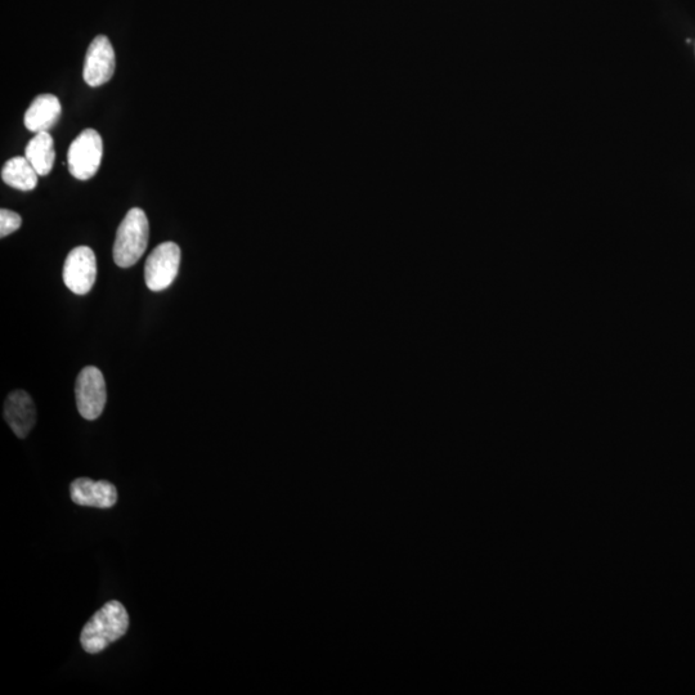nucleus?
I'll return each instance as SVG.
<instances>
[{"label": "nucleus", "instance_id": "1", "mask_svg": "<svg viewBox=\"0 0 695 695\" xmlns=\"http://www.w3.org/2000/svg\"><path fill=\"white\" fill-rule=\"evenodd\" d=\"M129 614L118 600H111L93 614L80 635L85 652L98 654L123 638L129 630Z\"/></svg>", "mask_w": 695, "mask_h": 695}, {"label": "nucleus", "instance_id": "9", "mask_svg": "<svg viewBox=\"0 0 695 695\" xmlns=\"http://www.w3.org/2000/svg\"><path fill=\"white\" fill-rule=\"evenodd\" d=\"M4 419L17 437L24 439L29 436L37 423V408L29 393L25 390H13L8 394L4 403Z\"/></svg>", "mask_w": 695, "mask_h": 695}, {"label": "nucleus", "instance_id": "2", "mask_svg": "<svg viewBox=\"0 0 695 695\" xmlns=\"http://www.w3.org/2000/svg\"><path fill=\"white\" fill-rule=\"evenodd\" d=\"M150 239V223L142 209H130L120 223L112 255L116 266L133 267L145 254Z\"/></svg>", "mask_w": 695, "mask_h": 695}, {"label": "nucleus", "instance_id": "3", "mask_svg": "<svg viewBox=\"0 0 695 695\" xmlns=\"http://www.w3.org/2000/svg\"><path fill=\"white\" fill-rule=\"evenodd\" d=\"M103 142L101 134L92 128L84 129L70 145L67 165L71 176L79 181H88L96 176L101 167Z\"/></svg>", "mask_w": 695, "mask_h": 695}, {"label": "nucleus", "instance_id": "7", "mask_svg": "<svg viewBox=\"0 0 695 695\" xmlns=\"http://www.w3.org/2000/svg\"><path fill=\"white\" fill-rule=\"evenodd\" d=\"M116 57L114 47L110 39L105 35H98L88 47L83 70L84 82L89 87H101L110 82L114 76Z\"/></svg>", "mask_w": 695, "mask_h": 695}, {"label": "nucleus", "instance_id": "13", "mask_svg": "<svg viewBox=\"0 0 695 695\" xmlns=\"http://www.w3.org/2000/svg\"><path fill=\"white\" fill-rule=\"evenodd\" d=\"M21 224L22 219L20 214L8 209L0 210V237H2V239L19 230Z\"/></svg>", "mask_w": 695, "mask_h": 695}, {"label": "nucleus", "instance_id": "11", "mask_svg": "<svg viewBox=\"0 0 695 695\" xmlns=\"http://www.w3.org/2000/svg\"><path fill=\"white\" fill-rule=\"evenodd\" d=\"M25 158L30 161L40 177L48 176L55 165V142L51 134L42 132L30 139L25 149Z\"/></svg>", "mask_w": 695, "mask_h": 695}, {"label": "nucleus", "instance_id": "5", "mask_svg": "<svg viewBox=\"0 0 695 695\" xmlns=\"http://www.w3.org/2000/svg\"><path fill=\"white\" fill-rule=\"evenodd\" d=\"M76 406L85 420H97L105 410L107 390L105 378L97 367H84L75 385Z\"/></svg>", "mask_w": 695, "mask_h": 695}, {"label": "nucleus", "instance_id": "10", "mask_svg": "<svg viewBox=\"0 0 695 695\" xmlns=\"http://www.w3.org/2000/svg\"><path fill=\"white\" fill-rule=\"evenodd\" d=\"M61 111V103L56 96L40 94L26 111L25 127L35 134L48 132L60 119Z\"/></svg>", "mask_w": 695, "mask_h": 695}, {"label": "nucleus", "instance_id": "8", "mask_svg": "<svg viewBox=\"0 0 695 695\" xmlns=\"http://www.w3.org/2000/svg\"><path fill=\"white\" fill-rule=\"evenodd\" d=\"M70 496L74 504L88 508L110 509L118 502V490L107 481L78 478L70 484Z\"/></svg>", "mask_w": 695, "mask_h": 695}, {"label": "nucleus", "instance_id": "6", "mask_svg": "<svg viewBox=\"0 0 695 695\" xmlns=\"http://www.w3.org/2000/svg\"><path fill=\"white\" fill-rule=\"evenodd\" d=\"M96 278L97 259L94 251L88 246H78L71 250L64 266V282L67 289L76 295L88 294Z\"/></svg>", "mask_w": 695, "mask_h": 695}, {"label": "nucleus", "instance_id": "4", "mask_svg": "<svg viewBox=\"0 0 695 695\" xmlns=\"http://www.w3.org/2000/svg\"><path fill=\"white\" fill-rule=\"evenodd\" d=\"M181 249L176 242H163L156 246L146 260L145 281L151 291L167 290L178 276Z\"/></svg>", "mask_w": 695, "mask_h": 695}, {"label": "nucleus", "instance_id": "12", "mask_svg": "<svg viewBox=\"0 0 695 695\" xmlns=\"http://www.w3.org/2000/svg\"><path fill=\"white\" fill-rule=\"evenodd\" d=\"M39 174L25 156L8 160L2 169V179L6 185L20 191H33L38 186Z\"/></svg>", "mask_w": 695, "mask_h": 695}]
</instances>
